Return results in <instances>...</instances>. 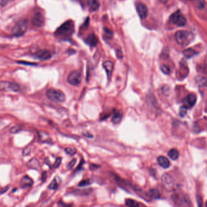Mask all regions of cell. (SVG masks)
I'll use <instances>...</instances> for the list:
<instances>
[{
  "label": "cell",
  "instance_id": "obj_1",
  "mask_svg": "<svg viewBox=\"0 0 207 207\" xmlns=\"http://www.w3.org/2000/svg\"><path fill=\"white\" fill-rule=\"evenodd\" d=\"M175 40L179 46L188 45L193 40V36L191 33L186 30H179L175 33Z\"/></svg>",
  "mask_w": 207,
  "mask_h": 207
},
{
  "label": "cell",
  "instance_id": "obj_2",
  "mask_svg": "<svg viewBox=\"0 0 207 207\" xmlns=\"http://www.w3.org/2000/svg\"><path fill=\"white\" fill-rule=\"evenodd\" d=\"M74 32V23L69 20L62 24L56 31L55 34L59 36H69Z\"/></svg>",
  "mask_w": 207,
  "mask_h": 207
},
{
  "label": "cell",
  "instance_id": "obj_3",
  "mask_svg": "<svg viewBox=\"0 0 207 207\" xmlns=\"http://www.w3.org/2000/svg\"><path fill=\"white\" fill-rule=\"evenodd\" d=\"M27 21L25 19H21L15 24L12 29V33L13 36L20 37L24 35L27 30Z\"/></svg>",
  "mask_w": 207,
  "mask_h": 207
},
{
  "label": "cell",
  "instance_id": "obj_4",
  "mask_svg": "<svg viewBox=\"0 0 207 207\" xmlns=\"http://www.w3.org/2000/svg\"><path fill=\"white\" fill-rule=\"evenodd\" d=\"M46 96L48 99L55 102H63L66 99L64 93L61 90L50 89L46 92Z\"/></svg>",
  "mask_w": 207,
  "mask_h": 207
},
{
  "label": "cell",
  "instance_id": "obj_5",
  "mask_svg": "<svg viewBox=\"0 0 207 207\" xmlns=\"http://www.w3.org/2000/svg\"><path fill=\"white\" fill-rule=\"evenodd\" d=\"M170 21L172 24L179 27L184 26L186 23V18L180 11H177L173 13L170 18Z\"/></svg>",
  "mask_w": 207,
  "mask_h": 207
},
{
  "label": "cell",
  "instance_id": "obj_6",
  "mask_svg": "<svg viewBox=\"0 0 207 207\" xmlns=\"http://www.w3.org/2000/svg\"><path fill=\"white\" fill-rule=\"evenodd\" d=\"M20 89V86L16 83L7 81H0V90L17 92H18Z\"/></svg>",
  "mask_w": 207,
  "mask_h": 207
},
{
  "label": "cell",
  "instance_id": "obj_7",
  "mask_svg": "<svg viewBox=\"0 0 207 207\" xmlns=\"http://www.w3.org/2000/svg\"><path fill=\"white\" fill-rule=\"evenodd\" d=\"M67 81L69 84L72 86H78L81 82V75L78 71H72L69 74Z\"/></svg>",
  "mask_w": 207,
  "mask_h": 207
},
{
  "label": "cell",
  "instance_id": "obj_8",
  "mask_svg": "<svg viewBox=\"0 0 207 207\" xmlns=\"http://www.w3.org/2000/svg\"><path fill=\"white\" fill-rule=\"evenodd\" d=\"M162 181L164 186L168 190H172L174 187V183L173 178L168 173H164L162 176Z\"/></svg>",
  "mask_w": 207,
  "mask_h": 207
},
{
  "label": "cell",
  "instance_id": "obj_9",
  "mask_svg": "<svg viewBox=\"0 0 207 207\" xmlns=\"http://www.w3.org/2000/svg\"><path fill=\"white\" fill-rule=\"evenodd\" d=\"M44 23H45L44 18L41 13L37 12L34 14L32 19V24L35 27H42L44 25Z\"/></svg>",
  "mask_w": 207,
  "mask_h": 207
},
{
  "label": "cell",
  "instance_id": "obj_10",
  "mask_svg": "<svg viewBox=\"0 0 207 207\" xmlns=\"http://www.w3.org/2000/svg\"><path fill=\"white\" fill-rule=\"evenodd\" d=\"M35 56L41 61H46L52 58V54L47 50H40L35 54Z\"/></svg>",
  "mask_w": 207,
  "mask_h": 207
},
{
  "label": "cell",
  "instance_id": "obj_11",
  "mask_svg": "<svg viewBox=\"0 0 207 207\" xmlns=\"http://www.w3.org/2000/svg\"><path fill=\"white\" fill-rule=\"evenodd\" d=\"M136 11L139 17L142 20H144L147 18L148 15V9L144 4L139 3L136 6Z\"/></svg>",
  "mask_w": 207,
  "mask_h": 207
},
{
  "label": "cell",
  "instance_id": "obj_12",
  "mask_svg": "<svg viewBox=\"0 0 207 207\" xmlns=\"http://www.w3.org/2000/svg\"><path fill=\"white\" fill-rule=\"evenodd\" d=\"M196 96L194 94H190L184 99V105L187 108H191L193 107L196 102Z\"/></svg>",
  "mask_w": 207,
  "mask_h": 207
},
{
  "label": "cell",
  "instance_id": "obj_13",
  "mask_svg": "<svg viewBox=\"0 0 207 207\" xmlns=\"http://www.w3.org/2000/svg\"><path fill=\"white\" fill-rule=\"evenodd\" d=\"M103 67L105 70L108 79H110L113 70V63L110 61H106L103 63Z\"/></svg>",
  "mask_w": 207,
  "mask_h": 207
},
{
  "label": "cell",
  "instance_id": "obj_14",
  "mask_svg": "<svg viewBox=\"0 0 207 207\" xmlns=\"http://www.w3.org/2000/svg\"><path fill=\"white\" fill-rule=\"evenodd\" d=\"M33 184V181L28 176H24L20 181V186L22 188H27L31 187Z\"/></svg>",
  "mask_w": 207,
  "mask_h": 207
},
{
  "label": "cell",
  "instance_id": "obj_15",
  "mask_svg": "<svg viewBox=\"0 0 207 207\" xmlns=\"http://www.w3.org/2000/svg\"><path fill=\"white\" fill-rule=\"evenodd\" d=\"M179 199H178V202L180 207H192L191 203L188 197L186 196H182L179 197Z\"/></svg>",
  "mask_w": 207,
  "mask_h": 207
},
{
  "label": "cell",
  "instance_id": "obj_16",
  "mask_svg": "<svg viewBox=\"0 0 207 207\" xmlns=\"http://www.w3.org/2000/svg\"><path fill=\"white\" fill-rule=\"evenodd\" d=\"M86 43L91 47H95L97 46L98 43V40L96 36L94 34H91L89 35L85 40Z\"/></svg>",
  "mask_w": 207,
  "mask_h": 207
},
{
  "label": "cell",
  "instance_id": "obj_17",
  "mask_svg": "<svg viewBox=\"0 0 207 207\" xmlns=\"http://www.w3.org/2000/svg\"><path fill=\"white\" fill-rule=\"evenodd\" d=\"M27 166L31 169L34 170H40V164L39 161L35 158H33L29 161L27 163Z\"/></svg>",
  "mask_w": 207,
  "mask_h": 207
},
{
  "label": "cell",
  "instance_id": "obj_18",
  "mask_svg": "<svg viewBox=\"0 0 207 207\" xmlns=\"http://www.w3.org/2000/svg\"><path fill=\"white\" fill-rule=\"evenodd\" d=\"M158 162L159 165L163 168H168L170 165L169 160L166 157L162 156L158 158Z\"/></svg>",
  "mask_w": 207,
  "mask_h": 207
},
{
  "label": "cell",
  "instance_id": "obj_19",
  "mask_svg": "<svg viewBox=\"0 0 207 207\" xmlns=\"http://www.w3.org/2000/svg\"><path fill=\"white\" fill-rule=\"evenodd\" d=\"M196 82L200 87H207V78L198 75L196 78Z\"/></svg>",
  "mask_w": 207,
  "mask_h": 207
},
{
  "label": "cell",
  "instance_id": "obj_20",
  "mask_svg": "<svg viewBox=\"0 0 207 207\" xmlns=\"http://www.w3.org/2000/svg\"><path fill=\"white\" fill-rule=\"evenodd\" d=\"M87 4L93 11L97 10L100 6V4L98 0H87Z\"/></svg>",
  "mask_w": 207,
  "mask_h": 207
},
{
  "label": "cell",
  "instance_id": "obj_21",
  "mask_svg": "<svg viewBox=\"0 0 207 207\" xmlns=\"http://www.w3.org/2000/svg\"><path fill=\"white\" fill-rule=\"evenodd\" d=\"M168 156L170 157V159L174 161V160H176V159H178L179 156V151H178V150H176L175 148H172L168 151Z\"/></svg>",
  "mask_w": 207,
  "mask_h": 207
},
{
  "label": "cell",
  "instance_id": "obj_22",
  "mask_svg": "<svg viewBox=\"0 0 207 207\" xmlns=\"http://www.w3.org/2000/svg\"><path fill=\"white\" fill-rule=\"evenodd\" d=\"M148 194L151 198H154L156 199H159L161 197V194L158 190L155 189H151L148 191Z\"/></svg>",
  "mask_w": 207,
  "mask_h": 207
},
{
  "label": "cell",
  "instance_id": "obj_23",
  "mask_svg": "<svg viewBox=\"0 0 207 207\" xmlns=\"http://www.w3.org/2000/svg\"><path fill=\"white\" fill-rule=\"evenodd\" d=\"M122 113L119 112H116L112 118V122L115 124H119L122 120Z\"/></svg>",
  "mask_w": 207,
  "mask_h": 207
},
{
  "label": "cell",
  "instance_id": "obj_24",
  "mask_svg": "<svg viewBox=\"0 0 207 207\" xmlns=\"http://www.w3.org/2000/svg\"><path fill=\"white\" fill-rule=\"evenodd\" d=\"M125 204L128 207H139V202L131 199H127L125 201Z\"/></svg>",
  "mask_w": 207,
  "mask_h": 207
},
{
  "label": "cell",
  "instance_id": "obj_25",
  "mask_svg": "<svg viewBox=\"0 0 207 207\" xmlns=\"http://www.w3.org/2000/svg\"><path fill=\"white\" fill-rule=\"evenodd\" d=\"M184 56L188 58H191L192 56H193L194 55H195L197 53L195 52V50H194L192 48H188L184 50Z\"/></svg>",
  "mask_w": 207,
  "mask_h": 207
},
{
  "label": "cell",
  "instance_id": "obj_26",
  "mask_svg": "<svg viewBox=\"0 0 207 207\" xmlns=\"http://www.w3.org/2000/svg\"><path fill=\"white\" fill-rule=\"evenodd\" d=\"M65 151L66 153L70 155H74L76 153L77 150L75 147H67L65 149Z\"/></svg>",
  "mask_w": 207,
  "mask_h": 207
},
{
  "label": "cell",
  "instance_id": "obj_27",
  "mask_svg": "<svg viewBox=\"0 0 207 207\" xmlns=\"http://www.w3.org/2000/svg\"><path fill=\"white\" fill-rule=\"evenodd\" d=\"M58 188V184L56 182V180L54 179L48 186V188L51 190H56Z\"/></svg>",
  "mask_w": 207,
  "mask_h": 207
},
{
  "label": "cell",
  "instance_id": "obj_28",
  "mask_svg": "<svg viewBox=\"0 0 207 207\" xmlns=\"http://www.w3.org/2000/svg\"><path fill=\"white\" fill-rule=\"evenodd\" d=\"M161 70L162 72L165 75H169L170 73V68L166 66V65H162L161 66Z\"/></svg>",
  "mask_w": 207,
  "mask_h": 207
},
{
  "label": "cell",
  "instance_id": "obj_29",
  "mask_svg": "<svg viewBox=\"0 0 207 207\" xmlns=\"http://www.w3.org/2000/svg\"><path fill=\"white\" fill-rule=\"evenodd\" d=\"M187 110H188V108L186 106H185V105L181 107V108L179 109V115H180V116L181 117H184L186 115V114Z\"/></svg>",
  "mask_w": 207,
  "mask_h": 207
},
{
  "label": "cell",
  "instance_id": "obj_30",
  "mask_svg": "<svg viewBox=\"0 0 207 207\" xmlns=\"http://www.w3.org/2000/svg\"><path fill=\"white\" fill-rule=\"evenodd\" d=\"M92 184V182L89 179H86V180H82L79 183V186H86L87 185H89Z\"/></svg>",
  "mask_w": 207,
  "mask_h": 207
},
{
  "label": "cell",
  "instance_id": "obj_31",
  "mask_svg": "<svg viewBox=\"0 0 207 207\" xmlns=\"http://www.w3.org/2000/svg\"><path fill=\"white\" fill-rule=\"evenodd\" d=\"M21 130V128L20 126H14L13 127H12V128L10 129V133H18Z\"/></svg>",
  "mask_w": 207,
  "mask_h": 207
},
{
  "label": "cell",
  "instance_id": "obj_32",
  "mask_svg": "<svg viewBox=\"0 0 207 207\" xmlns=\"http://www.w3.org/2000/svg\"><path fill=\"white\" fill-rule=\"evenodd\" d=\"M61 161H62V159L61 158H57L53 164V168H58L61 163Z\"/></svg>",
  "mask_w": 207,
  "mask_h": 207
},
{
  "label": "cell",
  "instance_id": "obj_33",
  "mask_svg": "<svg viewBox=\"0 0 207 207\" xmlns=\"http://www.w3.org/2000/svg\"><path fill=\"white\" fill-rule=\"evenodd\" d=\"M76 162V159H73L72 161H71V162L69 163V168H72L74 167V165H75Z\"/></svg>",
  "mask_w": 207,
  "mask_h": 207
},
{
  "label": "cell",
  "instance_id": "obj_34",
  "mask_svg": "<svg viewBox=\"0 0 207 207\" xmlns=\"http://www.w3.org/2000/svg\"><path fill=\"white\" fill-rule=\"evenodd\" d=\"M30 154V149L28 148H26L23 151V155L24 156H27Z\"/></svg>",
  "mask_w": 207,
  "mask_h": 207
},
{
  "label": "cell",
  "instance_id": "obj_35",
  "mask_svg": "<svg viewBox=\"0 0 207 207\" xmlns=\"http://www.w3.org/2000/svg\"><path fill=\"white\" fill-rule=\"evenodd\" d=\"M46 178H47V173L46 171L43 172V174H42V177H41V180L43 182L45 181L46 179Z\"/></svg>",
  "mask_w": 207,
  "mask_h": 207
},
{
  "label": "cell",
  "instance_id": "obj_36",
  "mask_svg": "<svg viewBox=\"0 0 207 207\" xmlns=\"http://www.w3.org/2000/svg\"><path fill=\"white\" fill-rule=\"evenodd\" d=\"M197 203H198V207H203L202 204V200H201V197H199V199L197 197Z\"/></svg>",
  "mask_w": 207,
  "mask_h": 207
},
{
  "label": "cell",
  "instance_id": "obj_37",
  "mask_svg": "<svg viewBox=\"0 0 207 207\" xmlns=\"http://www.w3.org/2000/svg\"><path fill=\"white\" fill-rule=\"evenodd\" d=\"M18 63H20V64H29H29H31L32 66V65H33V66H34V65H35V64L36 65V64H34V63H25V62H24V61H20V62L18 61Z\"/></svg>",
  "mask_w": 207,
  "mask_h": 207
},
{
  "label": "cell",
  "instance_id": "obj_38",
  "mask_svg": "<svg viewBox=\"0 0 207 207\" xmlns=\"http://www.w3.org/2000/svg\"><path fill=\"white\" fill-rule=\"evenodd\" d=\"M9 1H10V0H0V4H1L2 5H5Z\"/></svg>",
  "mask_w": 207,
  "mask_h": 207
},
{
  "label": "cell",
  "instance_id": "obj_39",
  "mask_svg": "<svg viewBox=\"0 0 207 207\" xmlns=\"http://www.w3.org/2000/svg\"><path fill=\"white\" fill-rule=\"evenodd\" d=\"M60 205V207H71L70 205H67V204H59Z\"/></svg>",
  "mask_w": 207,
  "mask_h": 207
},
{
  "label": "cell",
  "instance_id": "obj_40",
  "mask_svg": "<svg viewBox=\"0 0 207 207\" xmlns=\"http://www.w3.org/2000/svg\"><path fill=\"white\" fill-rule=\"evenodd\" d=\"M7 190H8V188H7V187H6V188H4L2 190V191H0V194H3V193H4L5 192H6Z\"/></svg>",
  "mask_w": 207,
  "mask_h": 207
},
{
  "label": "cell",
  "instance_id": "obj_41",
  "mask_svg": "<svg viewBox=\"0 0 207 207\" xmlns=\"http://www.w3.org/2000/svg\"><path fill=\"white\" fill-rule=\"evenodd\" d=\"M105 32L107 33L108 34H111V35H112V33L111 32H110V30H108L107 29H105Z\"/></svg>",
  "mask_w": 207,
  "mask_h": 207
},
{
  "label": "cell",
  "instance_id": "obj_42",
  "mask_svg": "<svg viewBox=\"0 0 207 207\" xmlns=\"http://www.w3.org/2000/svg\"><path fill=\"white\" fill-rule=\"evenodd\" d=\"M160 2H162V3H166L168 1V0H159Z\"/></svg>",
  "mask_w": 207,
  "mask_h": 207
},
{
  "label": "cell",
  "instance_id": "obj_43",
  "mask_svg": "<svg viewBox=\"0 0 207 207\" xmlns=\"http://www.w3.org/2000/svg\"><path fill=\"white\" fill-rule=\"evenodd\" d=\"M205 207H207V201L206 202V204H205Z\"/></svg>",
  "mask_w": 207,
  "mask_h": 207
}]
</instances>
